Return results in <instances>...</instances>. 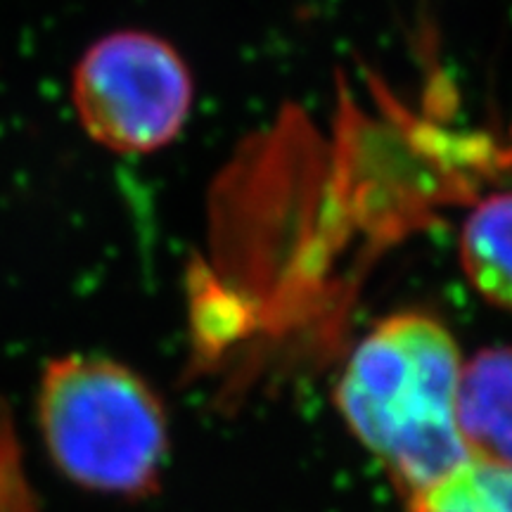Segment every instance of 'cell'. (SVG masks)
I'll list each match as a JSON object with an SVG mask.
<instances>
[{
	"label": "cell",
	"mask_w": 512,
	"mask_h": 512,
	"mask_svg": "<svg viewBox=\"0 0 512 512\" xmlns=\"http://www.w3.org/2000/svg\"><path fill=\"white\" fill-rule=\"evenodd\" d=\"M460 264L489 304L512 311V192H496L470 211L460 233Z\"/></svg>",
	"instance_id": "cell-5"
},
{
	"label": "cell",
	"mask_w": 512,
	"mask_h": 512,
	"mask_svg": "<svg viewBox=\"0 0 512 512\" xmlns=\"http://www.w3.org/2000/svg\"><path fill=\"white\" fill-rule=\"evenodd\" d=\"M456 420L470 458L512 465V347L484 349L465 363Z\"/></svg>",
	"instance_id": "cell-4"
},
{
	"label": "cell",
	"mask_w": 512,
	"mask_h": 512,
	"mask_svg": "<svg viewBox=\"0 0 512 512\" xmlns=\"http://www.w3.org/2000/svg\"><path fill=\"white\" fill-rule=\"evenodd\" d=\"M411 512H512V465L467 458L411 496Z\"/></svg>",
	"instance_id": "cell-6"
},
{
	"label": "cell",
	"mask_w": 512,
	"mask_h": 512,
	"mask_svg": "<svg viewBox=\"0 0 512 512\" xmlns=\"http://www.w3.org/2000/svg\"><path fill=\"white\" fill-rule=\"evenodd\" d=\"M36 418L50 463L93 494L152 496L169 456L155 389L124 363L72 354L43 368Z\"/></svg>",
	"instance_id": "cell-2"
},
{
	"label": "cell",
	"mask_w": 512,
	"mask_h": 512,
	"mask_svg": "<svg viewBox=\"0 0 512 512\" xmlns=\"http://www.w3.org/2000/svg\"><path fill=\"white\" fill-rule=\"evenodd\" d=\"M195 86L183 55L162 36L121 29L86 48L72 102L86 136L117 155H152L181 136Z\"/></svg>",
	"instance_id": "cell-3"
},
{
	"label": "cell",
	"mask_w": 512,
	"mask_h": 512,
	"mask_svg": "<svg viewBox=\"0 0 512 512\" xmlns=\"http://www.w3.org/2000/svg\"><path fill=\"white\" fill-rule=\"evenodd\" d=\"M460 370L456 339L420 311L382 320L344 368L339 411L403 494H420L470 458L456 420Z\"/></svg>",
	"instance_id": "cell-1"
}]
</instances>
